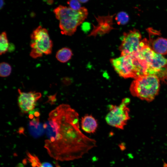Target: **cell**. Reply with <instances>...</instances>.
<instances>
[{
	"label": "cell",
	"instance_id": "cell-14",
	"mask_svg": "<svg viewBox=\"0 0 167 167\" xmlns=\"http://www.w3.org/2000/svg\"><path fill=\"white\" fill-rule=\"evenodd\" d=\"M72 55L73 53L71 49L67 47H64L57 52L56 58L60 62L65 63L71 59Z\"/></svg>",
	"mask_w": 167,
	"mask_h": 167
},
{
	"label": "cell",
	"instance_id": "cell-22",
	"mask_svg": "<svg viewBox=\"0 0 167 167\" xmlns=\"http://www.w3.org/2000/svg\"><path fill=\"white\" fill-rule=\"evenodd\" d=\"M80 3H85L88 2L89 0H78Z\"/></svg>",
	"mask_w": 167,
	"mask_h": 167
},
{
	"label": "cell",
	"instance_id": "cell-15",
	"mask_svg": "<svg viewBox=\"0 0 167 167\" xmlns=\"http://www.w3.org/2000/svg\"><path fill=\"white\" fill-rule=\"evenodd\" d=\"M26 155L32 167H53L52 164L49 162L41 163L36 156L28 152H26Z\"/></svg>",
	"mask_w": 167,
	"mask_h": 167
},
{
	"label": "cell",
	"instance_id": "cell-9",
	"mask_svg": "<svg viewBox=\"0 0 167 167\" xmlns=\"http://www.w3.org/2000/svg\"><path fill=\"white\" fill-rule=\"evenodd\" d=\"M115 15L108 14L106 16H99L96 17L98 24L96 26H94L95 28L91 33V35L104 34L108 32L113 28V18Z\"/></svg>",
	"mask_w": 167,
	"mask_h": 167
},
{
	"label": "cell",
	"instance_id": "cell-19",
	"mask_svg": "<svg viewBox=\"0 0 167 167\" xmlns=\"http://www.w3.org/2000/svg\"><path fill=\"white\" fill-rule=\"evenodd\" d=\"M67 3L69 7L75 10H78L82 7L78 0H68Z\"/></svg>",
	"mask_w": 167,
	"mask_h": 167
},
{
	"label": "cell",
	"instance_id": "cell-4",
	"mask_svg": "<svg viewBox=\"0 0 167 167\" xmlns=\"http://www.w3.org/2000/svg\"><path fill=\"white\" fill-rule=\"evenodd\" d=\"M30 38L31 50L30 55L32 58H36L42 57L43 54H51L53 42L47 29L38 26L33 31Z\"/></svg>",
	"mask_w": 167,
	"mask_h": 167
},
{
	"label": "cell",
	"instance_id": "cell-17",
	"mask_svg": "<svg viewBox=\"0 0 167 167\" xmlns=\"http://www.w3.org/2000/svg\"><path fill=\"white\" fill-rule=\"evenodd\" d=\"M12 67L8 63L2 62L0 64V75L1 77H6L11 74Z\"/></svg>",
	"mask_w": 167,
	"mask_h": 167
},
{
	"label": "cell",
	"instance_id": "cell-3",
	"mask_svg": "<svg viewBox=\"0 0 167 167\" xmlns=\"http://www.w3.org/2000/svg\"><path fill=\"white\" fill-rule=\"evenodd\" d=\"M160 80L153 75H143L134 78L130 91L133 96L147 101L153 100L158 94Z\"/></svg>",
	"mask_w": 167,
	"mask_h": 167
},
{
	"label": "cell",
	"instance_id": "cell-2",
	"mask_svg": "<svg viewBox=\"0 0 167 167\" xmlns=\"http://www.w3.org/2000/svg\"><path fill=\"white\" fill-rule=\"evenodd\" d=\"M56 18L59 21V27L62 34L71 36L78 27L87 18V9L82 7L78 10L60 5L53 10Z\"/></svg>",
	"mask_w": 167,
	"mask_h": 167
},
{
	"label": "cell",
	"instance_id": "cell-5",
	"mask_svg": "<svg viewBox=\"0 0 167 167\" xmlns=\"http://www.w3.org/2000/svg\"><path fill=\"white\" fill-rule=\"evenodd\" d=\"M114 70L124 78H134L141 75L139 65L133 55L121 56L110 60Z\"/></svg>",
	"mask_w": 167,
	"mask_h": 167
},
{
	"label": "cell",
	"instance_id": "cell-18",
	"mask_svg": "<svg viewBox=\"0 0 167 167\" xmlns=\"http://www.w3.org/2000/svg\"><path fill=\"white\" fill-rule=\"evenodd\" d=\"M115 19L118 24L124 25L128 22L129 16L126 12L122 11L117 14Z\"/></svg>",
	"mask_w": 167,
	"mask_h": 167
},
{
	"label": "cell",
	"instance_id": "cell-7",
	"mask_svg": "<svg viewBox=\"0 0 167 167\" xmlns=\"http://www.w3.org/2000/svg\"><path fill=\"white\" fill-rule=\"evenodd\" d=\"M141 38L140 32L135 29L124 33L121 38V43L119 47L121 55L135 54L139 50Z\"/></svg>",
	"mask_w": 167,
	"mask_h": 167
},
{
	"label": "cell",
	"instance_id": "cell-1",
	"mask_svg": "<svg viewBox=\"0 0 167 167\" xmlns=\"http://www.w3.org/2000/svg\"><path fill=\"white\" fill-rule=\"evenodd\" d=\"M55 135L45 140L44 147L49 155L60 161L82 158L96 146V141L84 135L79 128V115L68 105L61 104L49 113Z\"/></svg>",
	"mask_w": 167,
	"mask_h": 167
},
{
	"label": "cell",
	"instance_id": "cell-13",
	"mask_svg": "<svg viewBox=\"0 0 167 167\" xmlns=\"http://www.w3.org/2000/svg\"><path fill=\"white\" fill-rule=\"evenodd\" d=\"M152 50L156 53L162 55L167 54V39L158 37L153 40L151 43Z\"/></svg>",
	"mask_w": 167,
	"mask_h": 167
},
{
	"label": "cell",
	"instance_id": "cell-16",
	"mask_svg": "<svg viewBox=\"0 0 167 167\" xmlns=\"http://www.w3.org/2000/svg\"><path fill=\"white\" fill-rule=\"evenodd\" d=\"M9 47L8 40L6 32H2L0 35V54H5L8 50Z\"/></svg>",
	"mask_w": 167,
	"mask_h": 167
},
{
	"label": "cell",
	"instance_id": "cell-12",
	"mask_svg": "<svg viewBox=\"0 0 167 167\" xmlns=\"http://www.w3.org/2000/svg\"><path fill=\"white\" fill-rule=\"evenodd\" d=\"M28 124V129L30 134L33 137L37 138L43 135L45 132L43 124L40 122L39 118H33Z\"/></svg>",
	"mask_w": 167,
	"mask_h": 167
},
{
	"label": "cell",
	"instance_id": "cell-6",
	"mask_svg": "<svg viewBox=\"0 0 167 167\" xmlns=\"http://www.w3.org/2000/svg\"><path fill=\"white\" fill-rule=\"evenodd\" d=\"M130 100L128 98L123 99L118 105H110L109 112L105 119L107 123L113 127L123 129L129 119L130 109L128 107Z\"/></svg>",
	"mask_w": 167,
	"mask_h": 167
},
{
	"label": "cell",
	"instance_id": "cell-21",
	"mask_svg": "<svg viewBox=\"0 0 167 167\" xmlns=\"http://www.w3.org/2000/svg\"><path fill=\"white\" fill-rule=\"evenodd\" d=\"M4 1L3 0H0V9H1L3 6Z\"/></svg>",
	"mask_w": 167,
	"mask_h": 167
},
{
	"label": "cell",
	"instance_id": "cell-11",
	"mask_svg": "<svg viewBox=\"0 0 167 167\" xmlns=\"http://www.w3.org/2000/svg\"><path fill=\"white\" fill-rule=\"evenodd\" d=\"M96 120L91 115L86 114L82 118L81 126L82 130L88 133H93L98 127Z\"/></svg>",
	"mask_w": 167,
	"mask_h": 167
},
{
	"label": "cell",
	"instance_id": "cell-20",
	"mask_svg": "<svg viewBox=\"0 0 167 167\" xmlns=\"http://www.w3.org/2000/svg\"><path fill=\"white\" fill-rule=\"evenodd\" d=\"M46 2L49 5H51L53 3V0H46Z\"/></svg>",
	"mask_w": 167,
	"mask_h": 167
},
{
	"label": "cell",
	"instance_id": "cell-10",
	"mask_svg": "<svg viewBox=\"0 0 167 167\" xmlns=\"http://www.w3.org/2000/svg\"><path fill=\"white\" fill-rule=\"evenodd\" d=\"M167 65V59L162 55L155 52L148 65L146 75H156L159 71Z\"/></svg>",
	"mask_w": 167,
	"mask_h": 167
},
{
	"label": "cell",
	"instance_id": "cell-8",
	"mask_svg": "<svg viewBox=\"0 0 167 167\" xmlns=\"http://www.w3.org/2000/svg\"><path fill=\"white\" fill-rule=\"evenodd\" d=\"M18 91L19 96L18 103L20 110L24 113L32 110L35 107L37 101L41 97V94L32 91L22 92L19 89Z\"/></svg>",
	"mask_w": 167,
	"mask_h": 167
}]
</instances>
